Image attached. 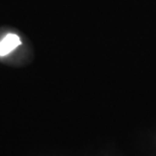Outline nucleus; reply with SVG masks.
Masks as SVG:
<instances>
[{
    "label": "nucleus",
    "instance_id": "f257e3e1",
    "mask_svg": "<svg viewBox=\"0 0 156 156\" xmlns=\"http://www.w3.org/2000/svg\"><path fill=\"white\" fill-rule=\"evenodd\" d=\"M21 44L18 36L14 34H8L7 36L0 42V56H5L18 47Z\"/></svg>",
    "mask_w": 156,
    "mask_h": 156
}]
</instances>
